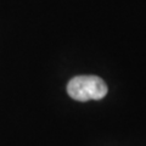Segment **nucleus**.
I'll use <instances>...</instances> for the list:
<instances>
[{
  "instance_id": "1",
  "label": "nucleus",
  "mask_w": 146,
  "mask_h": 146,
  "mask_svg": "<svg viewBox=\"0 0 146 146\" xmlns=\"http://www.w3.org/2000/svg\"><path fill=\"white\" fill-rule=\"evenodd\" d=\"M68 95L77 101L101 100L107 94L106 83L96 76H78L67 85Z\"/></svg>"
}]
</instances>
